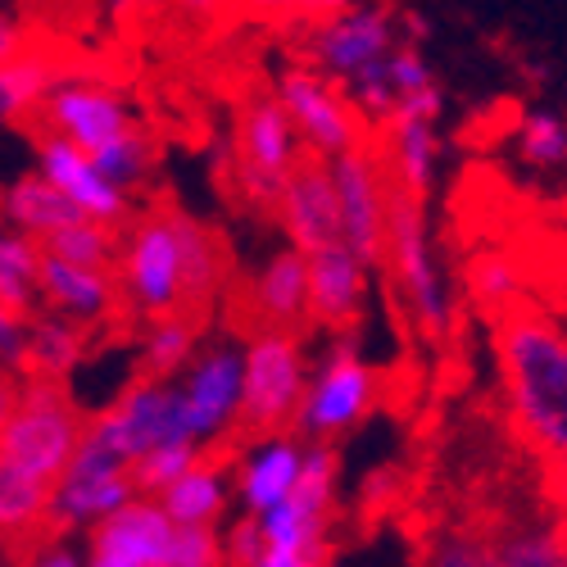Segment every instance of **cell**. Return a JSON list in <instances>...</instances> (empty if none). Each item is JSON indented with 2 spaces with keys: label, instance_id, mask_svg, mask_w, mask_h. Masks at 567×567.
Segmentation results:
<instances>
[{
  "label": "cell",
  "instance_id": "1",
  "mask_svg": "<svg viewBox=\"0 0 567 567\" xmlns=\"http://www.w3.org/2000/svg\"><path fill=\"white\" fill-rule=\"evenodd\" d=\"M499 368L517 432L554 463L567 454V341L540 309H517L499 327Z\"/></svg>",
  "mask_w": 567,
  "mask_h": 567
},
{
  "label": "cell",
  "instance_id": "2",
  "mask_svg": "<svg viewBox=\"0 0 567 567\" xmlns=\"http://www.w3.org/2000/svg\"><path fill=\"white\" fill-rule=\"evenodd\" d=\"M391 182V177H386ZM427 200L409 196L404 186L391 182L386 192V241L382 259L391 268L395 291L413 318V327L427 341H445L454 327V300H450V281L432 246V227H427Z\"/></svg>",
  "mask_w": 567,
  "mask_h": 567
},
{
  "label": "cell",
  "instance_id": "3",
  "mask_svg": "<svg viewBox=\"0 0 567 567\" xmlns=\"http://www.w3.org/2000/svg\"><path fill=\"white\" fill-rule=\"evenodd\" d=\"M118 300L136 318L186 313V255H182V214L136 218L114 255Z\"/></svg>",
  "mask_w": 567,
  "mask_h": 567
},
{
  "label": "cell",
  "instance_id": "4",
  "mask_svg": "<svg viewBox=\"0 0 567 567\" xmlns=\"http://www.w3.org/2000/svg\"><path fill=\"white\" fill-rule=\"evenodd\" d=\"M82 413L64 382L45 377H23L14 391V409L0 427V458L32 472L41 482H55V472L69 463V454L82 441Z\"/></svg>",
  "mask_w": 567,
  "mask_h": 567
},
{
  "label": "cell",
  "instance_id": "5",
  "mask_svg": "<svg viewBox=\"0 0 567 567\" xmlns=\"http://www.w3.org/2000/svg\"><path fill=\"white\" fill-rule=\"evenodd\" d=\"M305 382H309V359L300 332L255 327L241 341V427L250 436L291 427Z\"/></svg>",
  "mask_w": 567,
  "mask_h": 567
},
{
  "label": "cell",
  "instance_id": "6",
  "mask_svg": "<svg viewBox=\"0 0 567 567\" xmlns=\"http://www.w3.org/2000/svg\"><path fill=\"white\" fill-rule=\"evenodd\" d=\"M173 400L182 432L200 450L223 445L231 432H241V346L227 337L200 341L173 377Z\"/></svg>",
  "mask_w": 567,
  "mask_h": 567
},
{
  "label": "cell",
  "instance_id": "7",
  "mask_svg": "<svg viewBox=\"0 0 567 567\" xmlns=\"http://www.w3.org/2000/svg\"><path fill=\"white\" fill-rule=\"evenodd\" d=\"M132 495H136L132 467L114 450H105L96 436H86V427H82L78 450L69 454V463L55 472V482H51L45 527L51 532H91L105 513H114Z\"/></svg>",
  "mask_w": 567,
  "mask_h": 567
},
{
  "label": "cell",
  "instance_id": "8",
  "mask_svg": "<svg viewBox=\"0 0 567 567\" xmlns=\"http://www.w3.org/2000/svg\"><path fill=\"white\" fill-rule=\"evenodd\" d=\"M377 386L382 382H377L372 363H363L350 341L332 346V354H327L318 368H309V382H305V395L296 409L300 436L305 441H332V436L354 432L377 404Z\"/></svg>",
  "mask_w": 567,
  "mask_h": 567
},
{
  "label": "cell",
  "instance_id": "9",
  "mask_svg": "<svg viewBox=\"0 0 567 567\" xmlns=\"http://www.w3.org/2000/svg\"><path fill=\"white\" fill-rule=\"evenodd\" d=\"M300 155H305V146H300L287 110H281V101L272 91H255L241 105V118H236V173H241L250 200L272 209L281 182H287V173L296 168Z\"/></svg>",
  "mask_w": 567,
  "mask_h": 567
},
{
  "label": "cell",
  "instance_id": "10",
  "mask_svg": "<svg viewBox=\"0 0 567 567\" xmlns=\"http://www.w3.org/2000/svg\"><path fill=\"white\" fill-rule=\"evenodd\" d=\"M86 436H96L123 463L141 458L146 450H155L164 441L186 436L182 417H177V400H173V382L141 372L123 395H114L96 417L86 422ZM186 441H192V436H186Z\"/></svg>",
  "mask_w": 567,
  "mask_h": 567
},
{
  "label": "cell",
  "instance_id": "11",
  "mask_svg": "<svg viewBox=\"0 0 567 567\" xmlns=\"http://www.w3.org/2000/svg\"><path fill=\"white\" fill-rule=\"evenodd\" d=\"M272 96L287 110L300 146L318 159H332L350 146H359V110L346 101V91L322 69H287L277 78Z\"/></svg>",
  "mask_w": 567,
  "mask_h": 567
},
{
  "label": "cell",
  "instance_id": "12",
  "mask_svg": "<svg viewBox=\"0 0 567 567\" xmlns=\"http://www.w3.org/2000/svg\"><path fill=\"white\" fill-rule=\"evenodd\" d=\"M337 186V214H341V246L354 250L368 268L382 264V241H386V168L377 164L363 146H350L327 159Z\"/></svg>",
  "mask_w": 567,
  "mask_h": 567
},
{
  "label": "cell",
  "instance_id": "13",
  "mask_svg": "<svg viewBox=\"0 0 567 567\" xmlns=\"http://www.w3.org/2000/svg\"><path fill=\"white\" fill-rule=\"evenodd\" d=\"M422 567H567L563 554V527L527 523L504 532H441L427 545Z\"/></svg>",
  "mask_w": 567,
  "mask_h": 567
},
{
  "label": "cell",
  "instance_id": "14",
  "mask_svg": "<svg viewBox=\"0 0 567 567\" xmlns=\"http://www.w3.org/2000/svg\"><path fill=\"white\" fill-rule=\"evenodd\" d=\"M277 223L287 231V246H296L300 255H313L322 246L341 241V214H337V186H332V168L318 155H300L296 168L281 182V192L272 200Z\"/></svg>",
  "mask_w": 567,
  "mask_h": 567
},
{
  "label": "cell",
  "instance_id": "15",
  "mask_svg": "<svg viewBox=\"0 0 567 567\" xmlns=\"http://www.w3.org/2000/svg\"><path fill=\"white\" fill-rule=\"evenodd\" d=\"M41 114H45V123H51V132H60L64 141H73V146L86 151V155L105 151L114 136H123L127 127H136L127 101L118 96L114 86L82 82V78L55 82L51 91H45Z\"/></svg>",
  "mask_w": 567,
  "mask_h": 567
},
{
  "label": "cell",
  "instance_id": "16",
  "mask_svg": "<svg viewBox=\"0 0 567 567\" xmlns=\"http://www.w3.org/2000/svg\"><path fill=\"white\" fill-rule=\"evenodd\" d=\"M37 173L45 182H55L60 192H64V200L82 218H96V223H110V227H118L127 218V205H132L127 192H123L114 177H105L96 168V159H91L86 151H78L73 141H64L60 132H45L41 136V146H37Z\"/></svg>",
  "mask_w": 567,
  "mask_h": 567
},
{
  "label": "cell",
  "instance_id": "17",
  "mask_svg": "<svg viewBox=\"0 0 567 567\" xmlns=\"http://www.w3.org/2000/svg\"><path fill=\"white\" fill-rule=\"evenodd\" d=\"M305 281H309V322L327 327V332H350L363 318L372 268L341 241L305 255Z\"/></svg>",
  "mask_w": 567,
  "mask_h": 567
},
{
  "label": "cell",
  "instance_id": "18",
  "mask_svg": "<svg viewBox=\"0 0 567 567\" xmlns=\"http://www.w3.org/2000/svg\"><path fill=\"white\" fill-rule=\"evenodd\" d=\"M395 45V19L382 6H341L313 32V64L327 78H350L354 69L382 60Z\"/></svg>",
  "mask_w": 567,
  "mask_h": 567
},
{
  "label": "cell",
  "instance_id": "19",
  "mask_svg": "<svg viewBox=\"0 0 567 567\" xmlns=\"http://www.w3.org/2000/svg\"><path fill=\"white\" fill-rule=\"evenodd\" d=\"M300 467H305V436H296L291 427L259 432V441H250L241 454H236L231 499L246 513H264L296 491Z\"/></svg>",
  "mask_w": 567,
  "mask_h": 567
},
{
  "label": "cell",
  "instance_id": "20",
  "mask_svg": "<svg viewBox=\"0 0 567 567\" xmlns=\"http://www.w3.org/2000/svg\"><path fill=\"white\" fill-rule=\"evenodd\" d=\"M41 309H55L73 322H82L86 332L105 327L118 313V281L110 268H86V264H69L41 250Z\"/></svg>",
  "mask_w": 567,
  "mask_h": 567
},
{
  "label": "cell",
  "instance_id": "21",
  "mask_svg": "<svg viewBox=\"0 0 567 567\" xmlns=\"http://www.w3.org/2000/svg\"><path fill=\"white\" fill-rule=\"evenodd\" d=\"M91 536V554H110V558H127L141 567H159V554L173 536V517L159 508L155 495H132L127 504H118L114 513H105Z\"/></svg>",
  "mask_w": 567,
  "mask_h": 567
},
{
  "label": "cell",
  "instance_id": "22",
  "mask_svg": "<svg viewBox=\"0 0 567 567\" xmlns=\"http://www.w3.org/2000/svg\"><path fill=\"white\" fill-rule=\"evenodd\" d=\"M246 305L259 327H287L300 332L309 322V281H305V255L296 246L272 250L255 277L246 281Z\"/></svg>",
  "mask_w": 567,
  "mask_h": 567
},
{
  "label": "cell",
  "instance_id": "23",
  "mask_svg": "<svg viewBox=\"0 0 567 567\" xmlns=\"http://www.w3.org/2000/svg\"><path fill=\"white\" fill-rule=\"evenodd\" d=\"M155 499L177 527H223V517L231 508V472L200 454Z\"/></svg>",
  "mask_w": 567,
  "mask_h": 567
},
{
  "label": "cell",
  "instance_id": "24",
  "mask_svg": "<svg viewBox=\"0 0 567 567\" xmlns=\"http://www.w3.org/2000/svg\"><path fill=\"white\" fill-rule=\"evenodd\" d=\"M386 123H391V168H386V177L395 186H404L409 196L427 200L432 182H436V168H441L436 118L417 114V110H395Z\"/></svg>",
  "mask_w": 567,
  "mask_h": 567
},
{
  "label": "cell",
  "instance_id": "25",
  "mask_svg": "<svg viewBox=\"0 0 567 567\" xmlns=\"http://www.w3.org/2000/svg\"><path fill=\"white\" fill-rule=\"evenodd\" d=\"M91 332L82 322L37 309L28 313V341H23V377H45V382H64V377L82 363Z\"/></svg>",
  "mask_w": 567,
  "mask_h": 567
},
{
  "label": "cell",
  "instance_id": "26",
  "mask_svg": "<svg viewBox=\"0 0 567 567\" xmlns=\"http://www.w3.org/2000/svg\"><path fill=\"white\" fill-rule=\"evenodd\" d=\"M82 218L55 182H45L41 173H28L19 182H10L6 192H0V223L32 236V241H45L51 231H60L64 223Z\"/></svg>",
  "mask_w": 567,
  "mask_h": 567
},
{
  "label": "cell",
  "instance_id": "27",
  "mask_svg": "<svg viewBox=\"0 0 567 567\" xmlns=\"http://www.w3.org/2000/svg\"><path fill=\"white\" fill-rule=\"evenodd\" d=\"M45 499H51V482L0 458V540L28 545L45 527Z\"/></svg>",
  "mask_w": 567,
  "mask_h": 567
},
{
  "label": "cell",
  "instance_id": "28",
  "mask_svg": "<svg viewBox=\"0 0 567 567\" xmlns=\"http://www.w3.org/2000/svg\"><path fill=\"white\" fill-rule=\"evenodd\" d=\"M200 346V318L196 313H159L146 318V337H141V372L146 377H173Z\"/></svg>",
  "mask_w": 567,
  "mask_h": 567
},
{
  "label": "cell",
  "instance_id": "29",
  "mask_svg": "<svg viewBox=\"0 0 567 567\" xmlns=\"http://www.w3.org/2000/svg\"><path fill=\"white\" fill-rule=\"evenodd\" d=\"M41 241L0 223V300L19 313L41 309Z\"/></svg>",
  "mask_w": 567,
  "mask_h": 567
},
{
  "label": "cell",
  "instance_id": "30",
  "mask_svg": "<svg viewBox=\"0 0 567 567\" xmlns=\"http://www.w3.org/2000/svg\"><path fill=\"white\" fill-rule=\"evenodd\" d=\"M182 255H186V313H205L223 291V246L214 236L182 214Z\"/></svg>",
  "mask_w": 567,
  "mask_h": 567
},
{
  "label": "cell",
  "instance_id": "31",
  "mask_svg": "<svg viewBox=\"0 0 567 567\" xmlns=\"http://www.w3.org/2000/svg\"><path fill=\"white\" fill-rule=\"evenodd\" d=\"M60 82V73L37 60V55H10L6 64H0V123H23L41 110L45 91H51Z\"/></svg>",
  "mask_w": 567,
  "mask_h": 567
},
{
  "label": "cell",
  "instance_id": "32",
  "mask_svg": "<svg viewBox=\"0 0 567 567\" xmlns=\"http://www.w3.org/2000/svg\"><path fill=\"white\" fill-rule=\"evenodd\" d=\"M41 250H45V255H55V259H69V264H86V268H114L118 236H114L110 223L73 218V223H64L60 231L45 236Z\"/></svg>",
  "mask_w": 567,
  "mask_h": 567
},
{
  "label": "cell",
  "instance_id": "33",
  "mask_svg": "<svg viewBox=\"0 0 567 567\" xmlns=\"http://www.w3.org/2000/svg\"><path fill=\"white\" fill-rule=\"evenodd\" d=\"M517 155H523L532 168L558 173L567 164V123L558 110L540 105L532 110L523 123H517Z\"/></svg>",
  "mask_w": 567,
  "mask_h": 567
},
{
  "label": "cell",
  "instance_id": "34",
  "mask_svg": "<svg viewBox=\"0 0 567 567\" xmlns=\"http://www.w3.org/2000/svg\"><path fill=\"white\" fill-rule=\"evenodd\" d=\"M200 454H205V450H200L196 441L177 436V441H164V445L146 450L141 458H132L127 467H132V486H136V495H159L168 482L182 477V467H192Z\"/></svg>",
  "mask_w": 567,
  "mask_h": 567
},
{
  "label": "cell",
  "instance_id": "35",
  "mask_svg": "<svg viewBox=\"0 0 567 567\" xmlns=\"http://www.w3.org/2000/svg\"><path fill=\"white\" fill-rule=\"evenodd\" d=\"M91 159H96V168L105 177H114L123 192H132V186L151 173V141H146V132H141V127H127L123 136H114L110 146L96 151Z\"/></svg>",
  "mask_w": 567,
  "mask_h": 567
},
{
  "label": "cell",
  "instance_id": "36",
  "mask_svg": "<svg viewBox=\"0 0 567 567\" xmlns=\"http://www.w3.org/2000/svg\"><path fill=\"white\" fill-rule=\"evenodd\" d=\"M223 540L218 527H177L159 554V567H223Z\"/></svg>",
  "mask_w": 567,
  "mask_h": 567
},
{
  "label": "cell",
  "instance_id": "37",
  "mask_svg": "<svg viewBox=\"0 0 567 567\" xmlns=\"http://www.w3.org/2000/svg\"><path fill=\"white\" fill-rule=\"evenodd\" d=\"M467 287H472V296H477V305H486V309H508L513 300H517V268H513V259H504V255H482L477 264L467 268Z\"/></svg>",
  "mask_w": 567,
  "mask_h": 567
},
{
  "label": "cell",
  "instance_id": "38",
  "mask_svg": "<svg viewBox=\"0 0 567 567\" xmlns=\"http://www.w3.org/2000/svg\"><path fill=\"white\" fill-rule=\"evenodd\" d=\"M386 73H391V86H395V110L409 96H422V91L436 86V73H432L427 60H422L417 45H391L386 51Z\"/></svg>",
  "mask_w": 567,
  "mask_h": 567
},
{
  "label": "cell",
  "instance_id": "39",
  "mask_svg": "<svg viewBox=\"0 0 567 567\" xmlns=\"http://www.w3.org/2000/svg\"><path fill=\"white\" fill-rule=\"evenodd\" d=\"M23 341H28V313L0 300V372L23 377Z\"/></svg>",
  "mask_w": 567,
  "mask_h": 567
},
{
  "label": "cell",
  "instance_id": "40",
  "mask_svg": "<svg viewBox=\"0 0 567 567\" xmlns=\"http://www.w3.org/2000/svg\"><path fill=\"white\" fill-rule=\"evenodd\" d=\"M218 540H223V558L231 563V567H246L255 554H259V523H255V513H241L236 523L227 527V532H218Z\"/></svg>",
  "mask_w": 567,
  "mask_h": 567
},
{
  "label": "cell",
  "instance_id": "41",
  "mask_svg": "<svg viewBox=\"0 0 567 567\" xmlns=\"http://www.w3.org/2000/svg\"><path fill=\"white\" fill-rule=\"evenodd\" d=\"M19 567H86V554L73 549L69 540H45V545H32Z\"/></svg>",
  "mask_w": 567,
  "mask_h": 567
},
{
  "label": "cell",
  "instance_id": "42",
  "mask_svg": "<svg viewBox=\"0 0 567 567\" xmlns=\"http://www.w3.org/2000/svg\"><path fill=\"white\" fill-rule=\"evenodd\" d=\"M23 51V32H19V23L10 19V14H0V64H6L10 55H19Z\"/></svg>",
  "mask_w": 567,
  "mask_h": 567
},
{
  "label": "cell",
  "instance_id": "43",
  "mask_svg": "<svg viewBox=\"0 0 567 567\" xmlns=\"http://www.w3.org/2000/svg\"><path fill=\"white\" fill-rule=\"evenodd\" d=\"M14 391H19V377L0 372V427H6V417H10V409H14Z\"/></svg>",
  "mask_w": 567,
  "mask_h": 567
},
{
  "label": "cell",
  "instance_id": "44",
  "mask_svg": "<svg viewBox=\"0 0 567 567\" xmlns=\"http://www.w3.org/2000/svg\"><path fill=\"white\" fill-rule=\"evenodd\" d=\"M287 6H296V10H305V14H332V10L350 6V0H287Z\"/></svg>",
  "mask_w": 567,
  "mask_h": 567
},
{
  "label": "cell",
  "instance_id": "45",
  "mask_svg": "<svg viewBox=\"0 0 567 567\" xmlns=\"http://www.w3.org/2000/svg\"><path fill=\"white\" fill-rule=\"evenodd\" d=\"M177 6H182L186 14H196V19H209V14L223 6V0H177Z\"/></svg>",
  "mask_w": 567,
  "mask_h": 567
},
{
  "label": "cell",
  "instance_id": "46",
  "mask_svg": "<svg viewBox=\"0 0 567 567\" xmlns=\"http://www.w3.org/2000/svg\"><path fill=\"white\" fill-rule=\"evenodd\" d=\"M86 567H141V563H127V558H110V554H91V549H86Z\"/></svg>",
  "mask_w": 567,
  "mask_h": 567
},
{
  "label": "cell",
  "instance_id": "47",
  "mask_svg": "<svg viewBox=\"0 0 567 567\" xmlns=\"http://www.w3.org/2000/svg\"><path fill=\"white\" fill-rule=\"evenodd\" d=\"M309 567H327V563H309Z\"/></svg>",
  "mask_w": 567,
  "mask_h": 567
},
{
  "label": "cell",
  "instance_id": "48",
  "mask_svg": "<svg viewBox=\"0 0 567 567\" xmlns=\"http://www.w3.org/2000/svg\"><path fill=\"white\" fill-rule=\"evenodd\" d=\"M223 567H231V563H223Z\"/></svg>",
  "mask_w": 567,
  "mask_h": 567
}]
</instances>
